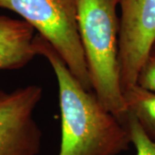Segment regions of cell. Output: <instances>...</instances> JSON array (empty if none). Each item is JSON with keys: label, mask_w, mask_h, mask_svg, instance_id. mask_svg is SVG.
Masks as SVG:
<instances>
[{"label": "cell", "mask_w": 155, "mask_h": 155, "mask_svg": "<svg viewBox=\"0 0 155 155\" xmlns=\"http://www.w3.org/2000/svg\"><path fill=\"white\" fill-rule=\"evenodd\" d=\"M42 96V87L38 84L11 91L0 88V155L41 153L43 134L34 113Z\"/></svg>", "instance_id": "277c9868"}, {"label": "cell", "mask_w": 155, "mask_h": 155, "mask_svg": "<svg viewBox=\"0 0 155 155\" xmlns=\"http://www.w3.org/2000/svg\"><path fill=\"white\" fill-rule=\"evenodd\" d=\"M35 35L24 20L0 15V71L22 68L38 56Z\"/></svg>", "instance_id": "8992f818"}, {"label": "cell", "mask_w": 155, "mask_h": 155, "mask_svg": "<svg viewBox=\"0 0 155 155\" xmlns=\"http://www.w3.org/2000/svg\"><path fill=\"white\" fill-rule=\"evenodd\" d=\"M119 68L122 91L136 84L155 43V0H121Z\"/></svg>", "instance_id": "5b68a950"}, {"label": "cell", "mask_w": 155, "mask_h": 155, "mask_svg": "<svg viewBox=\"0 0 155 155\" xmlns=\"http://www.w3.org/2000/svg\"><path fill=\"white\" fill-rule=\"evenodd\" d=\"M127 113L137 120L145 134L155 142V93L134 84L123 91Z\"/></svg>", "instance_id": "52a82bcc"}, {"label": "cell", "mask_w": 155, "mask_h": 155, "mask_svg": "<svg viewBox=\"0 0 155 155\" xmlns=\"http://www.w3.org/2000/svg\"><path fill=\"white\" fill-rule=\"evenodd\" d=\"M120 1L74 0L92 91L103 105L123 123L127 113L118 61Z\"/></svg>", "instance_id": "7a4b0ae2"}, {"label": "cell", "mask_w": 155, "mask_h": 155, "mask_svg": "<svg viewBox=\"0 0 155 155\" xmlns=\"http://www.w3.org/2000/svg\"><path fill=\"white\" fill-rule=\"evenodd\" d=\"M136 84L155 93V47H153L139 72Z\"/></svg>", "instance_id": "9c48e42d"}, {"label": "cell", "mask_w": 155, "mask_h": 155, "mask_svg": "<svg viewBox=\"0 0 155 155\" xmlns=\"http://www.w3.org/2000/svg\"><path fill=\"white\" fill-rule=\"evenodd\" d=\"M153 47H155V43H154V45H153Z\"/></svg>", "instance_id": "30bf717a"}, {"label": "cell", "mask_w": 155, "mask_h": 155, "mask_svg": "<svg viewBox=\"0 0 155 155\" xmlns=\"http://www.w3.org/2000/svg\"><path fill=\"white\" fill-rule=\"evenodd\" d=\"M123 124L127 127L131 144L135 148V155H155V142L145 134L134 116L127 114Z\"/></svg>", "instance_id": "ba28073f"}, {"label": "cell", "mask_w": 155, "mask_h": 155, "mask_svg": "<svg viewBox=\"0 0 155 155\" xmlns=\"http://www.w3.org/2000/svg\"><path fill=\"white\" fill-rule=\"evenodd\" d=\"M0 8L17 13L31 25L54 47L84 88L92 91L74 0H0Z\"/></svg>", "instance_id": "3957f363"}, {"label": "cell", "mask_w": 155, "mask_h": 155, "mask_svg": "<svg viewBox=\"0 0 155 155\" xmlns=\"http://www.w3.org/2000/svg\"><path fill=\"white\" fill-rule=\"evenodd\" d=\"M37 54L48 61L59 89L61 138L58 155H119L131 144L127 127L75 78L54 47L36 33Z\"/></svg>", "instance_id": "6da1fadb"}]
</instances>
